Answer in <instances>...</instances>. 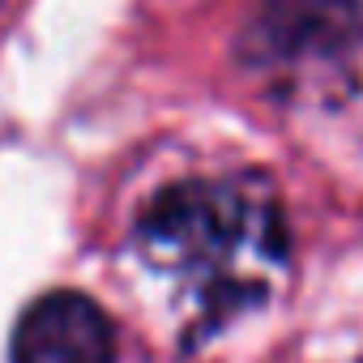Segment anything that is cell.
<instances>
[{"label":"cell","instance_id":"cell-2","mask_svg":"<svg viewBox=\"0 0 363 363\" xmlns=\"http://www.w3.org/2000/svg\"><path fill=\"white\" fill-rule=\"evenodd\" d=\"M359 43V0H261L240 35V56L261 73H303L342 69Z\"/></svg>","mask_w":363,"mask_h":363},{"label":"cell","instance_id":"cell-3","mask_svg":"<svg viewBox=\"0 0 363 363\" xmlns=\"http://www.w3.org/2000/svg\"><path fill=\"white\" fill-rule=\"evenodd\" d=\"M13 363H116V325L90 295L52 291L22 312Z\"/></svg>","mask_w":363,"mask_h":363},{"label":"cell","instance_id":"cell-1","mask_svg":"<svg viewBox=\"0 0 363 363\" xmlns=\"http://www.w3.org/2000/svg\"><path fill=\"white\" fill-rule=\"evenodd\" d=\"M133 252L179 316L214 333L274 299L291 265V231L257 175H197L145 206Z\"/></svg>","mask_w":363,"mask_h":363}]
</instances>
